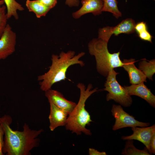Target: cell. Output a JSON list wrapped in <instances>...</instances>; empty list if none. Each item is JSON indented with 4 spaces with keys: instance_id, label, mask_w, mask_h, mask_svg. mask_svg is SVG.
<instances>
[{
    "instance_id": "18",
    "label": "cell",
    "mask_w": 155,
    "mask_h": 155,
    "mask_svg": "<svg viewBox=\"0 0 155 155\" xmlns=\"http://www.w3.org/2000/svg\"><path fill=\"white\" fill-rule=\"evenodd\" d=\"M139 69L144 73L146 78L152 80V76L155 72V59L149 62L145 60L140 61L139 64Z\"/></svg>"
},
{
    "instance_id": "3",
    "label": "cell",
    "mask_w": 155,
    "mask_h": 155,
    "mask_svg": "<svg viewBox=\"0 0 155 155\" xmlns=\"http://www.w3.org/2000/svg\"><path fill=\"white\" fill-rule=\"evenodd\" d=\"M80 91L78 102L68 116L65 125L67 130L75 133L77 135L82 133L87 135H91L90 131L86 128V126L93 122L90 116L85 108V102L88 98L93 93L97 91V88L91 90L92 85L89 84L87 88L82 83L77 84Z\"/></svg>"
},
{
    "instance_id": "1",
    "label": "cell",
    "mask_w": 155,
    "mask_h": 155,
    "mask_svg": "<svg viewBox=\"0 0 155 155\" xmlns=\"http://www.w3.org/2000/svg\"><path fill=\"white\" fill-rule=\"evenodd\" d=\"M11 117L4 115L0 117V124L4 133L3 152L7 155H29L30 151L39 145L38 136L43 131L31 129L24 124L22 131L13 130L10 127Z\"/></svg>"
},
{
    "instance_id": "16",
    "label": "cell",
    "mask_w": 155,
    "mask_h": 155,
    "mask_svg": "<svg viewBox=\"0 0 155 155\" xmlns=\"http://www.w3.org/2000/svg\"><path fill=\"white\" fill-rule=\"evenodd\" d=\"M6 5L7 16L9 19L13 17L16 20H18L19 16L17 10L22 11L24 7L15 0H3Z\"/></svg>"
},
{
    "instance_id": "21",
    "label": "cell",
    "mask_w": 155,
    "mask_h": 155,
    "mask_svg": "<svg viewBox=\"0 0 155 155\" xmlns=\"http://www.w3.org/2000/svg\"><path fill=\"white\" fill-rule=\"evenodd\" d=\"M6 9L5 6L0 5V37L7 24V22L8 19L7 17Z\"/></svg>"
},
{
    "instance_id": "9",
    "label": "cell",
    "mask_w": 155,
    "mask_h": 155,
    "mask_svg": "<svg viewBox=\"0 0 155 155\" xmlns=\"http://www.w3.org/2000/svg\"><path fill=\"white\" fill-rule=\"evenodd\" d=\"M133 133L131 135L123 136L121 139L123 140H136L145 145L149 153L151 155L150 146V140L152 135L155 133V125L150 127H132Z\"/></svg>"
},
{
    "instance_id": "14",
    "label": "cell",
    "mask_w": 155,
    "mask_h": 155,
    "mask_svg": "<svg viewBox=\"0 0 155 155\" xmlns=\"http://www.w3.org/2000/svg\"><path fill=\"white\" fill-rule=\"evenodd\" d=\"M122 66L128 74L130 83L132 84H137L146 82V77L144 73L135 66V60L124 59Z\"/></svg>"
},
{
    "instance_id": "11",
    "label": "cell",
    "mask_w": 155,
    "mask_h": 155,
    "mask_svg": "<svg viewBox=\"0 0 155 155\" xmlns=\"http://www.w3.org/2000/svg\"><path fill=\"white\" fill-rule=\"evenodd\" d=\"M124 87L130 96H139L146 101L150 106L155 107V96L144 82L137 84H132L129 86H124Z\"/></svg>"
},
{
    "instance_id": "22",
    "label": "cell",
    "mask_w": 155,
    "mask_h": 155,
    "mask_svg": "<svg viewBox=\"0 0 155 155\" xmlns=\"http://www.w3.org/2000/svg\"><path fill=\"white\" fill-rule=\"evenodd\" d=\"M4 133L2 125L0 124V155H3V148L4 145Z\"/></svg>"
},
{
    "instance_id": "12",
    "label": "cell",
    "mask_w": 155,
    "mask_h": 155,
    "mask_svg": "<svg viewBox=\"0 0 155 155\" xmlns=\"http://www.w3.org/2000/svg\"><path fill=\"white\" fill-rule=\"evenodd\" d=\"M49 102L50 105V113L49 117V128L51 131H53L59 127L65 126L68 114L51 102Z\"/></svg>"
},
{
    "instance_id": "8",
    "label": "cell",
    "mask_w": 155,
    "mask_h": 155,
    "mask_svg": "<svg viewBox=\"0 0 155 155\" xmlns=\"http://www.w3.org/2000/svg\"><path fill=\"white\" fill-rule=\"evenodd\" d=\"M16 42V33L7 24L0 37V59H5L14 53Z\"/></svg>"
},
{
    "instance_id": "10",
    "label": "cell",
    "mask_w": 155,
    "mask_h": 155,
    "mask_svg": "<svg viewBox=\"0 0 155 155\" xmlns=\"http://www.w3.org/2000/svg\"><path fill=\"white\" fill-rule=\"evenodd\" d=\"M45 92V96L49 102H51L59 108L69 114L76 106V104L66 99L63 95L57 90H48Z\"/></svg>"
},
{
    "instance_id": "25",
    "label": "cell",
    "mask_w": 155,
    "mask_h": 155,
    "mask_svg": "<svg viewBox=\"0 0 155 155\" xmlns=\"http://www.w3.org/2000/svg\"><path fill=\"white\" fill-rule=\"evenodd\" d=\"M89 154L90 155H106L107 154L105 152H100L97 150L92 148L89 149Z\"/></svg>"
},
{
    "instance_id": "27",
    "label": "cell",
    "mask_w": 155,
    "mask_h": 155,
    "mask_svg": "<svg viewBox=\"0 0 155 155\" xmlns=\"http://www.w3.org/2000/svg\"><path fill=\"white\" fill-rule=\"evenodd\" d=\"M4 3L3 0H0V5H2Z\"/></svg>"
},
{
    "instance_id": "26",
    "label": "cell",
    "mask_w": 155,
    "mask_h": 155,
    "mask_svg": "<svg viewBox=\"0 0 155 155\" xmlns=\"http://www.w3.org/2000/svg\"><path fill=\"white\" fill-rule=\"evenodd\" d=\"M65 4L70 7L78 6L79 4V0H65Z\"/></svg>"
},
{
    "instance_id": "17",
    "label": "cell",
    "mask_w": 155,
    "mask_h": 155,
    "mask_svg": "<svg viewBox=\"0 0 155 155\" xmlns=\"http://www.w3.org/2000/svg\"><path fill=\"white\" fill-rule=\"evenodd\" d=\"M121 154L124 155H150L146 147L143 150L137 149L133 145V140H128L126 142Z\"/></svg>"
},
{
    "instance_id": "7",
    "label": "cell",
    "mask_w": 155,
    "mask_h": 155,
    "mask_svg": "<svg viewBox=\"0 0 155 155\" xmlns=\"http://www.w3.org/2000/svg\"><path fill=\"white\" fill-rule=\"evenodd\" d=\"M135 24L134 20L127 18L115 27L108 26L99 29L98 38L108 42L112 34L117 36L122 33L130 34L134 32Z\"/></svg>"
},
{
    "instance_id": "6",
    "label": "cell",
    "mask_w": 155,
    "mask_h": 155,
    "mask_svg": "<svg viewBox=\"0 0 155 155\" xmlns=\"http://www.w3.org/2000/svg\"><path fill=\"white\" fill-rule=\"evenodd\" d=\"M111 112L115 119V124L112 127L113 131L126 127H147L150 125L149 123L136 120L134 117L125 112L120 105H113Z\"/></svg>"
},
{
    "instance_id": "23",
    "label": "cell",
    "mask_w": 155,
    "mask_h": 155,
    "mask_svg": "<svg viewBox=\"0 0 155 155\" xmlns=\"http://www.w3.org/2000/svg\"><path fill=\"white\" fill-rule=\"evenodd\" d=\"M51 9L54 7L57 3V0H39Z\"/></svg>"
},
{
    "instance_id": "4",
    "label": "cell",
    "mask_w": 155,
    "mask_h": 155,
    "mask_svg": "<svg viewBox=\"0 0 155 155\" xmlns=\"http://www.w3.org/2000/svg\"><path fill=\"white\" fill-rule=\"evenodd\" d=\"M107 42L100 38H94L89 43L90 54L95 58L96 68L99 73L107 76L109 71L115 68L122 67L120 52L110 53L107 48Z\"/></svg>"
},
{
    "instance_id": "28",
    "label": "cell",
    "mask_w": 155,
    "mask_h": 155,
    "mask_svg": "<svg viewBox=\"0 0 155 155\" xmlns=\"http://www.w3.org/2000/svg\"></svg>"
},
{
    "instance_id": "13",
    "label": "cell",
    "mask_w": 155,
    "mask_h": 155,
    "mask_svg": "<svg viewBox=\"0 0 155 155\" xmlns=\"http://www.w3.org/2000/svg\"><path fill=\"white\" fill-rule=\"evenodd\" d=\"M82 7L78 10L73 13L74 18L78 19L86 14L91 13L95 15L102 12L103 6L102 0H82Z\"/></svg>"
},
{
    "instance_id": "5",
    "label": "cell",
    "mask_w": 155,
    "mask_h": 155,
    "mask_svg": "<svg viewBox=\"0 0 155 155\" xmlns=\"http://www.w3.org/2000/svg\"><path fill=\"white\" fill-rule=\"evenodd\" d=\"M118 73L114 69L109 71L105 83V88L103 90L108 92L106 96L107 101L113 100L123 106L129 107L131 105L132 100L125 88L117 81L116 76Z\"/></svg>"
},
{
    "instance_id": "20",
    "label": "cell",
    "mask_w": 155,
    "mask_h": 155,
    "mask_svg": "<svg viewBox=\"0 0 155 155\" xmlns=\"http://www.w3.org/2000/svg\"><path fill=\"white\" fill-rule=\"evenodd\" d=\"M135 30L142 40L152 42V37L147 30L146 23L142 22L135 24Z\"/></svg>"
},
{
    "instance_id": "29",
    "label": "cell",
    "mask_w": 155,
    "mask_h": 155,
    "mask_svg": "<svg viewBox=\"0 0 155 155\" xmlns=\"http://www.w3.org/2000/svg\"></svg>"
},
{
    "instance_id": "15",
    "label": "cell",
    "mask_w": 155,
    "mask_h": 155,
    "mask_svg": "<svg viewBox=\"0 0 155 155\" xmlns=\"http://www.w3.org/2000/svg\"><path fill=\"white\" fill-rule=\"evenodd\" d=\"M26 5L29 11L34 13L38 18L45 16L51 9L39 0H27Z\"/></svg>"
},
{
    "instance_id": "19",
    "label": "cell",
    "mask_w": 155,
    "mask_h": 155,
    "mask_svg": "<svg viewBox=\"0 0 155 155\" xmlns=\"http://www.w3.org/2000/svg\"><path fill=\"white\" fill-rule=\"evenodd\" d=\"M102 11L111 13L117 18L121 16L122 13L118 9L117 0H103Z\"/></svg>"
},
{
    "instance_id": "24",
    "label": "cell",
    "mask_w": 155,
    "mask_h": 155,
    "mask_svg": "<svg viewBox=\"0 0 155 155\" xmlns=\"http://www.w3.org/2000/svg\"><path fill=\"white\" fill-rule=\"evenodd\" d=\"M155 133L153 134L150 140V146L151 154H155Z\"/></svg>"
},
{
    "instance_id": "2",
    "label": "cell",
    "mask_w": 155,
    "mask_h": 155,
    "mask_svg": "<svg viewBox=\"0 0 155 155\" xmlns=\"http://www.w3.org/2000/svg\"><path fill=\"white\" fill-rule=\"evenodd\" d=\"M75 54L74 51H69L67 53L62 52L59 56L52 55L51 64L49 70L38 77L41 90L45 92L51 89L55 83L65 80L67 71L71 66L75 64H79L81 66L84 65V62L79 59L85 53L82 52L76 55Z\"/></svg>"
}]
</instances>
